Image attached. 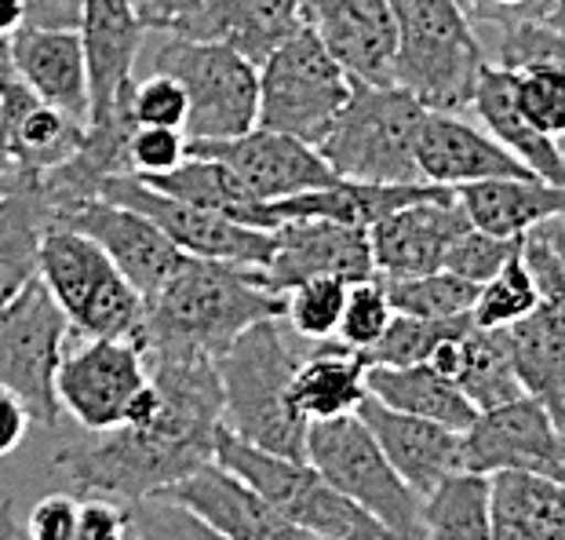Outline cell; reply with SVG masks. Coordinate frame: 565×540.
Returning <instances> with one entry per match:
<instances>
[{
	"label": "cell",
	"instance_id": "obj_1",
	"mask_svg": "<svg viewBox=\"0 0 565 540\" xmlns=\"http://www.w3.org/2000/svg\"><path fill=\"white\" fill-rule=\"evenodd\" d=\"M150 380L161 391V410L147 424L88 431L52 457V467L81 497L103 494L136 504L183 483L215 457L223 427V388L215 358L147 354Z\"/></svg>",
	"mask_w": 565,
	"mask_h": 540
},
{
	"label": "cell",
	"instance_id": "obj_2",
	"mask_svg": "<svg viewBox=\"0 0 565 540\" xmlns=\"http://www.w3.org/2000/svg\"><path fill=\"white\" fill-rule=\"evenodd\" d=\"M285 318V296L263 285L259 267L186 256L147 299L142 354H201L220 358L248 326Z\"/></svg>",
	"mask_w": 565,
	"mask_h": 540
},
{
	"label": "cell",
	"instance_id": "obj_3",
	"mask_svg": "<svg viewBox=\"0 0 565 540\" xmlns=\"http://www.w3.org/2000/svg\"><path fill=\"white\" fill-rule=\"evenodd\" d=\"M278 321L281 318H267L248 326L215 358L223 388V427L256 449L307 460L310 420L292 405L299 354L288 347Z\"/></svg>",
	"mask_w": 565,
	"mask_h": 540
},
{
	"label": "cell",
	"instance_id": "obj_4",
	"mask_svg": "<svg viewBox=\"0 0 565 540\" xmlns=\"http://www.w3.org/2000/svg\"><path fill=\"white\" fill-rule=\"evenodd\" d=\"M398 15L391 84H398L427 110H471L486 52L478 44L463 0H391Z\"/></svg>",
	"mask_w": 565,
	"mask_h": 540
},
{
	"label": "cell",
	"instance_id": "obj_5",
	"mask_svg": "<svg viewBox=\"0 0 565 540\" xmlns=\"http://www.w3.org/2000/svg\"><path fill=\"white\" fill-rule=\"evenodd\" d=\"M427 106L398 84L354 81L351 99L324 131L318 153L340 179L362 183H419L416 142Z\"/></svg>",
	"mask_w": 565,
	"mask_h": 540
},
{
	"label": "cell",
	"instance_id": "obj_6",
	"mask_svg": "<svg viewBox=\"0 0 565 540\" xmlns=\"http://www.w3.org/2000/svg\"><path fill=\"white\" fill-rule=\"evenodd\" d=\"M38 278L66 315L77 340H95V336L139 340L147 299L88 234L63 223L47 226L38 252Z\"/></svg>",
	"mask_w": 565,
	"mask_h": 540
},
{
	"label": "cell",
	"instance_id": "obj_7",
	"mask_svg": "<svg viewBox=\"0 0 565 540\" xmlns=\"http://www.w3.org/2000/svg\"><path fill=\"white\" fill-rule=\"evenodd\" d=\"M307 464L332 489L365 508L391 540H427L424 497L394 472L358 413L315 420L307 427Z\"/></svg>",
	"mask_w": 565,
	"mask_h": 540
},
{
	"label": "cell",
	"instance_id": "obj_8",
	"mask_svg": "<svg viewBox=\"0 0 565 540\" xmlns=\"http://www.w3.org/2000/svg\"><path fill=\"white\" fill-rule=\"evenodd\" d=\"M212 460L234 472L256 494L267 497L285 519L303 526L318 540H391V533L365 508L332 489L307 460L256 449L226 427L215 431Z\"/></svg>",
	"mask_w": 565,
	"mask_h": 540
},
{
	"label": "cell",
	"instance_id": "obj_9",
	"mask_svg": "<svg viewBox=\"0 0 565 540\" xmlns=\"http://www.w3.org/2000/svg\"><path fill=\"white\" fill-rule=\"evenodd\" d=\"M153 70L175 77L186 92V139H234L256 128L259 66L220 41L161 33Z\"/></svg>",
	"mask_w": 565,
	"mask_h": 540
},
{
	"label": "cell",
	"instance_id": "obj_10",
	"mask_svg": "<svg viewBox=\"0 0 565 540\" xmlns=\"http://www.w3.org/2000/svg\"><path fill=\"white\" fill-rule=\"evenodd\" d=\"M354 81L324 52L318 33L303 27L259 66L256 125L318 147L351 99Z\"/></svg>",
	"mask_w": 565,
	"mask_h": 540
},
{
	"label": "cell",
	"instance_id": "obj_11",
	"mask_svg": "<svg viewBox=\"0 0 565 540\" xmlns=\"http://www.w3.org/2000/svg\"><path fill=\"white\" fill-rule=\"evenodd\" d=\"M70 340V321L41 278L0 307V388L19 394L33 424H58L55 377Z\"/></svg>",
	"mask_w": 565,
	"mask_h": 540
},
{
	"label": "cell",
	"instance_id": "obj_12",
	"mask_svg": "<svg viewBox=\"0 0 565 540\" xmlns=\"http://www.w3.org/2000/svg\"><path fill=\"white\" fill-rule=\"evenodd\" d=\"M99 198L142 212L147 220L158 223L186 256L245 263V267H263V263L270 260L274 231H259V226L237 223L223 212L179 201L172 194H164V190H153L147 179H139L136 172L106 176L99 183Z\"/></svg>",
	"mask_w": 565,
	"mask_h": 540
},
{
	"label": "cell",
	"instance_id": "obj_13",
	"mask_svg": "<svg viewBox=\"0 0 565 540\" xmlns=\"http://www.w3.org/2000/svg\"><path fill=\"white\" fill-rule=\"evenodd\" d=\"M150 383L147 354L131 336H95L77 347L66 343L58 362L55 394L58 410L70 413L84 431L121 427L131 399Z\"/></svg>",
	"mask_w": 565,
	"mask_h": 540
},
{
	"label": "cell",
	"instance_id": "obj_14",
	"mask_svg": "<svg viewBox=\"0 0 565 540\" xmlns=\"http://www.w3.org/2000/svg\"><path fill=\"white\" fill-rule=\"evenodd\" d=\"M463 472H525L565 483V427L536 399H514L463 431Z\"/></svg>",
	"mask_w": 565,
	"mask_h": 540
},
{
	"label": "cell",
	"instance_id": "obj_15",
	"mask_svg": "<svg viewBox=\"0 0 565 540\" xmlns=\"http://www.w3.org/2000/svg\"><path fill=\"white\" fill-rule=\"evenodd\" d=\"M186 153L223 161L259 201L307 194L340 179L318 147L259 125L234 139H186Z\"/></svg>",
	"mask_w": 565,
	"mask_h": 540
},
{
	"label": "cell",
	"instance_id": "obj_16",
	"mask_svg": "<svg viewBox=\"0 0 565 540\" xmlns=\"http://www.w3.org/2000/svg\"><path fill=\"white\" fill-rule=\"evenodd\" d=\"M259 274L267 289L285 296L310 278H376V263H372L365 226L335 220H288L274 226L270 260L263 263Z\"/></svg>",
	"mask_w": 565,
	"mask_h": 540
},
{
	"label": "cell",
	"instance_id": "obj_17",
	"mask_svg": "<svg viewBox=\"0 0 565 540\" xmlns=\"http://www.w3.org/2000/svg\"><path fill=\"white\" fill-rule=\"evenodd\" d=\"M55 223L88 234L117 263V271L142 293V299L158 296L164 289V282L179 271V263L186 260V252L153 220L103 198H92L84 205L63 212Z\"/></svg>",
	"mask_w": 565,
	"mask_h": 540
},
{
	"label": "cell",
	"instance_id": "obj_18",
	"mask_svg": "<svg viewBox=\"0 0 565 540\" xmlns=\"http://www.w3.org/2000/svg\"><path fill=\"white\" fill-rule=\"evenodd\" d=\"M500 66H508L522 117L565 158V41L536 19L511 22L500 30Z\"/></svg>",
	"mask_w": 565,
	"mask_h": 540
},
{
	"label": "cell",
	"instance_id": "obj_19",
	"mask_svg": "<svg viewBox=\"0 0 565 540\" xmlns=\"http://www.w3.org/2000/svg\"><path fill=\"white\" fill-rule=\"evenodd\" d=\"M467 226L471 220L456 201V190L383 215L369 226L376 274L380 278H413V274L441 271L445 252Z\"/></svg>",
	"mask_w": 565,
	"mask_h": 540
},
{
	"label": "cell",
	"instance_id": "obj_20",
	"mask_svg": "<svg viewBox=\"0 0 565 540\" xmlns=\"http://www.w3.org/2000/svg\"><path fill=\"white\" fill-rule=\"evenodd\" d=\"M307 27L351 81L391 84L398 15L391 0H315Z\"/></svg>",
	"mask_w": 565,
	"mask_h": 540
},
{
	"label": "cell",
	"instance_id": "obj_21",
	"mask_svg": "<svg viewBox=\"0 0 565 540\" xmlns=\"http://www.w3.org/2000/svg\"><path fill=\"white\" fill-rule=\"evenodd\" d=\"M164 497L183 500L226 540H318L303 526L285 519L267 497L256 494L248 483H242L234 472H226L215 460L201 464L183 483L168 486Z\"/></svg>",
	"mask_w": 565,
	"mask_h": 540
},
{
	"label": "cell",
	"instance_id": "obj_22",
	"mask_svg": "<svg viewBox=\"0 0 565 540\" xmlns=\"http://www.w3.org/2000/svg\"><path fill=\"white\" fill-rule=\"evenodd\" d=\"M358 416L365 420L372 438L387 453L394 472H398L419 497L435 494L445 478L463 472V431H452L424 416L398 413V410H391V405L376 402L372 394H365L362 405H358Z\"/></svg>",
	"mask_w": 565,
	"mask_h": 540
},
{
	"label": "cell",
	"instance_id": "obj_23",
	"mask_svg": "<svg viewBox=\"0 0 565 540\" xmlns=\"http://www.w3.org/2000/svg\"><path fill=\"white\" fill-rule=\"evenodd\" d=\"M416 165L427 183L452 190L478 183V179H540L508 147H500L489 131L460 121V114L441 110H427L416 142Z\"/></svg>",
	"mask_w": 565,
	"mask_h": 540
},
{
	"label": "cell",
	"instance_id": "obj_24",
	"mask_svg": "<svg viewBox=\"0 0 565 540\" xmlns=\"http://www.w3.org/2000/svg\"><path fill=\"white\" fill-rule=\"evenodd\" d=\"M77 33L84 44V66H88L92 125L110 114L117 95L136 81L131 74H136L142 41H147V27L139 22L128 0H84Z\"/></svg>",
	"mask_w": 565,
	"mask_h": 540
},
{
	"label": "cell",
	"instance_id": "obj_25",
	"mask_svg": "<svg viewBox=\"0 0 565 540\" xmlns=\"http://www.w3.org/2000/svg\"><path fill=\"white\" fill-rule=\"evenodd\" d=\"M11 66L15 77L33 95L58 110L74 114L88 125L92 95H88V66H84V44L77 30H41L22 27L11 33Z\"/></svg>",
	"mask_w": 565,
	"mask_h": 540
},
{
	"label": "cell",
	"instance_id": "obj_26",
	"mask_svg": "<svg viewBox=\"0 0 565 540\" xmlns=\"http://www.w3.org/2000/svg\"><path fill=\"white\" fill-rule=\"evenodd\" d=\"M0 95H4L11 161H15L19 176H44L81 150L88 125L77 121L74 114L44 103L19 77L0 84Z\"/></svg>",
	"mask_w": 565,
	"mask_h": 540
},
{
	"label": "cell",
	"instance_id": "obj_27",
	"mask_svg": "<svg viewBox=\"0 0 565 540\" xmlns=\"http://www.w3.org/2000/svg\"><path fill=\"white\" fill-rule=\"evenodd\" d=\"M307 27L299 0H201V11L186 38L220 41L263 66L278 44Z\"/></svg>",
	"mask_w": 565,
	"mask_h": 540
},
{
	"label": "cell",
	"instance_id": "obj_28",
	"mask_svg": "<svg viewBox=\"0 0 565 540\" xmlns=\"http://www.w3.org/2000/svg\"><path fill=\"white\" fill-rule=\"evenodd\" d=\"M456 201L471 226L497 237H522L533 226L565 215V187L544 179H478L456 187Z\"/></svg>",
	"mask_w": 565,
	"mask_h": 540
},
{
	"label": "cell",
	"instance_id": "obj_29",
	"mask_svg": "<svg viewBox=\"0 0 565 540\" xmlns=\"http://www.w3.org/2000/svg\"><path fill=\"white\" fill-rule=\"evenodd\" d=\"M508 340L525 394L565 427V304H536L508 326Z\"/></svg>",
	"mask_w": 565,
	"mask_h": 540
},
{
	"label": "cell",
	"instance_id": "obj_30",
	"mask_svg": "<svg viewBox=\"0 0 565 540\" xmlns=\"http://www.w3.org/2000/svg\"><path fill=\"white\" fill-rule=\"evenodd\" d=\"M471 110H478V121L500 147H508L529 172L540 176L544 183L565 187V158L555 139H547L544 131H536L525 121L522 110L514 106L511 74L508 66H486L482 81H478Z\"/></svg>",
	"mask_w": 565,
	"mask_h": 540
},
{
	"label": "cell",
	"instance_id": "obj_31",
	"mask_svg": "<svg viewBox=\"0 0 565 540\" xmlns=\"http://www.w3.org/2000/svg\"><path fill=\"white\" fill-rule=\"evenodd\" d=\"M492 540H565V483L525 472L489 475Z\"/></svg>",
	"mask_w": 565,
	"mask_h": 540
},
{
	"label": "cell",
	"instance_id": "obj_32",
	"mask_svg": "<svg viewBox=\"0 0 565 540\" xmlns=\"http://www.w3.org/2000/svg\"><path fill=\"white\" fill-rule=\"evenodd\" d=\"M369 394L365 388V366L358 351L347 343L315 340L307 358H299L296 380H292V405L310 424L315 420H332L358 413V405Z\"/></svg>",
	"mask_w": 565,
	"mask_h": 540
},
{
	"label": "cell",
	"instance_id": "obj_33",
	"mask_svg": "<svg viewBox=\"0 0 565 540\" xmlns=\"http://www.w3.org/2000/svg\"><path fill=\"white\" fill-rule=\"evenodd\" d=\"M365 388L372 399L391 405V410L435 420V424H445L452 431H467L478 416L475 405L467 402V394L456 388L449 377L435 373L427 362L424 366H369Z\"/></svg>",
	"mask_w": 565,
	"mask_h": 540
},
{
	"label": "cell",
	"instance_id": "obj_34",
	"mask_svg": "<svg viewBox=\"0 0 565 540\" xmlns=\"http://www.w3.org/2000/svg\"><path fill=\"white\" fill-rule=\"evenodd\" d=\"M47 226L52 205L44 190L33 176H19L15 190L0 201V307L38 278V252Z\"/></svg>",
	"mask_w": 565,
	"mask_h": 540
},
{
	"label": "cell",
	"instance_id": "obj_35",
	"mask_svg": "<svg viewBox=\"0 0 565 540\" xmlns=\"http://www.w3.org/2000/svg\"><path fill=\"white\" fill-rule=\"evenodd\" d=\"M147 179L153 190H164L179 201H190V205L212 209L231 215L237 223L259 226V231H270L267 226V201H259L252 190L237 179L231 168L215 158H198V153H186L183 165H175L172 172L161 176H139Z\"/></svg>",
	"mask_w": 565,
	"mask_h": 540
},
{
	"label": "cell",
	"instance_id": "obj_36",
	"mask_svg": "<svg viewBox=\"0 0 565 540\" xmlns=\"http://www.w3.org/2000/svg\"><path fill=\"white\" fill-rule=\"evenodd\" d=\"M456 388L467 394V402H471L478 413L522 399L525 388L519 380V369H514L508 329L471 326L463 332Z\"/></svg>",
	"mask_w": 565,
	"mask_h": 540
},
{
	"label": "cell",
	"instance_id": "obj_37",
	"mask_svg": "<svg viewBox=\"0 0 565 540\" xmlns=\"http://www.w3.org/2000/svg\"><path fill=\"white\" fill-rule=\"evenodd\" d=\"M427 540H492L489 475L456 472L424 497Z\"/></svg>",
	"mask_w": 565,
	"mask_h": 540
},
{
	"label": "cell",
	"instance_id": "obj_38",
	"mask_svg": "<svg viewBox=\"0 0 565 540\" xmlns=\"http://www.w3.org/2000/svg\"><path fill=\"white\" fill-rule=\"evenodd\" d=\"M394 315H413V318H460L471 315L478 285L463 282L452 271H430L413 274V278H380Z\"/></svg>",
	"mask_w": 565,
	"mask_h": 540
},
{
	"label": "cell",
	"instance_id": "obj_39",
	"mask_svg": "<svg viewBox=\"0 0 565 540\" xmlns=\"http://www.w3.org/2000/svg\"><path fill=\"white\" fill-rule=\"evenodd\" d=\"M467 326H475L471 315L460 318H413V315H394L387 332L376 343L358 351L362 366H424L435 347L445 336L463 332Z\"/></svg>",
	"mask_w": 565,
	"mask_h": 540
},
{
	"label": "cell",
	"instance_id": "obj_40",
	"mask_svg": "<svg viewBox=\"0 0 565 540\" xmlns=\"http://www.w3.org/2000/svg\"><path fill=\"white\" fill-rule=\"evenodd\" d=\"M536 304H540V293L533 285V274H529V267L522 263V252H514L486 285H478L471 321L482 329H508L514 321L533 315Z\"/></svg>",
	"mask_w": 565,
	"mask_h": 540
},
{
	"label": "cell",
	"instance_id": "obj_41",
	"mask_svg": "<svg viewBox=\"0 0 565 540\" xmlns=\"http://www.w3.org/2000/svg\"><path fill=\"white\" fill-rule=\"evenodd\" d=\"M351 282L343 278H310L285 293V318L303 340H332L340 329Z\"/></svg>",
	"mask_w": 565,
	"mask_h": 540
},
{
	"label": "cell",
	"instance_id": "obj_42",
	"mask_svg": "<svg viewBox=\"0 0 565 540\" xmlns=\"http://www.w3.org/2000/svg\"><path fill=\"white\" fill-rule=\"evenodd\" d=\"M131 533L128 540H226L215 526H209L183 500L153 494L128 504Z\"/></svg>",
	"mask_w": 565,
	"mask_h": 540
},
{
	"label": "cell",
	"instance_id": "obj_43",
	"mask_svg": "<svg viewBox=\"0 0 565 540\" xmlns=\"http://www.w3.org/2000/svg\"><path fill=\"white\" fill-rule=\"evenodd\" d=\"M391 318H394V307L387 299V289H383L380 274L376 278H365V282H351L335 340L347 343L351 351H365V347H372L383 332H387Z\"/></svg>",
	"mask_w": 565,
	"mask_h": 540
},
{
	"label": "cell",
	"instance_id": "obj_44",
	"mask_svg": "<svg viewBox=\"0 0 565 540\" xmlns=\"http://www.w3.org/2000/svg\"><path fill=\"white\" fill-rule=\"evenodd\" d=\"M519 245L522 237H497L489 231H478V226H467L445 252V271L460 274L471 285H486L519 252Z\"/></svg>",
	"mask_w": 565,
	"mask_h": 540
},
{
	"label": "cell",
	"instance_id": "obj_45",
	"mask_svg": "<svg viewBox=\"0 0 565 540\" xmlns=\"http://www.w3.org/2000/svg\"><path fill=\"white\" fill-rule=\"evenodd\" d=\"M131 114L136 125H158V128H179L186 125V92L175 77L153 70L147 81H136L131 92Z\"/></svg>",
	"mask_w": 565,
	"mask_h": 540
},
{
	"label": "cell",
	"instance_id": "obj_46",
	"mask_svg": "<svg viewBox=\"0 0 565 540\" xmlns=\"http://www.w3.org/2000/svg\"><path fill=\"white\" fill-rule=\"evenodd\" d=\"M186 158V136L179 128L136 125L128 139V165L136 176H161L172 172Z\"/></svg>",
	"mask_w": 565,
	"mask_h": 540
},
{
	"label": "cell",
	"instance_id": "obj_47",
	"mask_svg": "<svg viewBox=\"0 0 565 540\" xmlns=\"http://www.w3.org/2000/svg\"><path fill=\"white\" fill-rule=\"evenodd\" d=\"M128 533H131V515L125 504L103 494L81 497L74 540H128Z\"/></svg>",
	"mask_w": 565,
	"mask_h": 540
},
{
	"label": "cell",
	"instance_id": "obj_48",
	"mask_svg": "<svg viewBox=\"0 0 565 540\" xmlns=\"http://www.w3.org/2000/svg\"><path fill=\"white\" fill-rule=\"evenodd\" d=\"M77 511L81 497L70 494H47L26 515V540H74L77 533Z\"/></svg>",
	"mask_w": 565,
	"mask_h": 540
},
{
	"label": "cell",
	"instance_id": "obj_49",
	"mask_svg": "<svg viewBox=\"0 0 565 540\" xmlns=\"http://www.w3.org/2000/svg\"><path fill=\"white\" fill-rule=\"evenodd\" d=\"M128 4L136 8L147 33H179V38H186L201 11V0H128Z\"/></svg>",
	"mask_w": 565,
	"mask_h": 540
},
{
	"label": "cell",
	"instance_id": "obj_50",
	"mask_svg": "<svg viewBox=\"0 0 565 540\" xmlns=\"http://www.w3.org/2000/svg\"><path fill=\"white\" fill-rule=\"evenodd\" d=\"M471 19L492 22V27H511V22L540 19L547 8V0H463Z\"/></svg>",
	"mask_w": 565,
	"mask_h": 540
},
{
	"label": "cell",
	"instance_id": "obj_51",
	"mask_svg": "<svg viewBox=\"0 0 565 540\" xmlns=\"http://www.w3.org/2000/svg\"><path fill=\"white\" fill-rule=\"evenodd\" d=\"M84 0H26V27L77 30Z\"/></svg>",
	"mask_w": 565,
	"mask_h": 540
},
{
	"label": "cell",
	"instance_id": "obj_52",
	"mask_svg": "<svg viewBox=\"0 0 565 540\" xmlns=\"http://www.w3.org/2000/svg\"><path fill=\"white\" fill-rule=\"evenodd\" d=\"M30 424H33V416L26 405H22L19 394L0 388V457H8V453H15L22 446Z\"/></svg>",
	"mask_w": 565,
	"mask_h": 540
},
{
	"label": "cell",
	"instance_id": "obj_53",
	"mask_svg": "<svg viewBox=\"0 0 565 540\" xmlns=\"http://www.w3.org/2000/svg\"><path fill=\"white\" fill-rule=\"evenodd\" d=\"M26 27V0H0V41H11V33Z\"/></svg>",
	"mask_w": 565,
	"mask_h": 540
},
{
	"label": "cell",
	"instance_id": "obj_54",
	"mask_svg": "<svg viewBox=\"0 0 565 540\" xmlns=\"http://www.w3.org/2000/svg\"><path fill=\"white\" fill-rule=\"evenodd\" d=\"M0 540H26V526L19 522L11 504H0Z\"/></svg>",
	"mask_w": 565,
	"mask_h": 540
},
{
	"label": "cell",
	"instance_id": "obj_55",
	"mask_svg": "<svg viewBox=\"0 0 565 540\" xmlns=\"http://www.w3.org/2000/svg\"><path fill=\"white\" fill-rule=\"evenodd\" d=\"M0 172L19 176L15 161H11V142H8V110H4V95H0Z\"/></svg>",
	"mask_w": 565,
	"mask_h": 540
},
{
	"label": "cell",
	"instance_id": "obj_56",
	"mask_svg": "<svg viewBox=\"0 0 565 540\" xmlns=\"http://www.w3.org/2000/svg\"><path fill=\"white\" fill-rule=\"evenodd\" d=\"M536 22H544L547 30H555L558 38L565 41V0H547L544 15H540Z\"/></svg>",
	"mask_w": 565,
	"mask_h": 540
},
{
	"label": "cell",
	"instance_id": "obj_57",
	"mask_svg": "<svg viewBox=\"0 0 565 540\" xmlns=\"http://www.w3.org/2000/svg\"><path fill=\"white\" fill-rule=\"evenodd\" d=\"M547 231V237L555 242L558 248V256H562V267H565V215H555V220H547V223H540Z\"/></svg>",
	"mask_w": 565,
	"mask_h": 540
},
{
	"label": "cell",
	"instance_id": "obj_58",
	"mask_svg": "<svg viewBox=\"0 0 565 540\" xmlns=\"http://www.w3.org/2000/svg\"><path fill=\"white\" fill-rule=\"evenodd\" d=\"M15 77V66H11V47L8 41H0V84H8Z\"/></svg>",
	"mask_w": 565,
	"mask_h": 540
},
{
	"label": "cell",
	"instance_id": "obj_59",
	"mask_svg": "<svg viewBox=\"0 0 565 540\" xmlns=\"http://www.w3.org/2000/svg\"><path fill=\"white\" fill-rule=\"evenodd\" d=\"M15 183H19V176H8V172H0V201H4L11 190H15Z\"/></svg>",
	"mask_w": 565,
	"mask_h": 540
},
{
	"label": "cell",
	"instance_id": "obj_60",
	"mask_svg": "<svg viewBox=\"0 0 565 540\" xmlns=\"http://www.w3.org/2000/svg\"><path fill=\"white\" fill-rule=\"evenodd\" d=\"M299 4H303V11H310V4H315V0H299Z\"/></svg>",
	"mask_w": 565,
	"mask_h": 540
}]
</instances>
